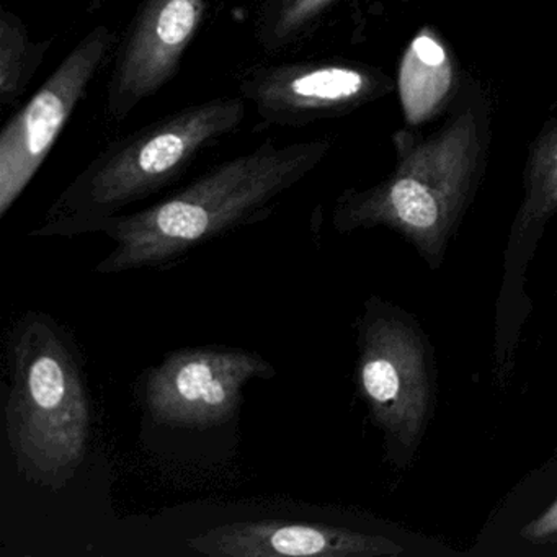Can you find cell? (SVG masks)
Listing matches in <instances>:
<instances>
[{
  "instance_id": "7c38bea8",
  "label": "cell",
  "mask_w": 557,
  "mask_h": 557,
  "mask_svg": "<svg viewBox=\"0 0 557 557\" xmlns=\"http://www.w3.org/2000/svg\"><path fill=\"white\" fill-rule=\"evenodd\" d=\"M51 45V38L34 40L17 14L0 9V106H17Z\"/></svg>"
},
{
  "instance_id": "ba28073f",
  "label": "cell",
  "mask_w": 557,
  "mask_h": 557,
  "mask_svg": "<svg viewBox=\"0 0 557 557\" xmlns=\"http://www.w3.org/2000/svg\"><path fill=\"white\" fill-rule=\"evenodd\" d=\"M360 348L358 386L374 422L412 446L425 425L430 404L419 335L400 319L374 315L361 327Z\"/></svg>"
},
{
  "instance_id": "8992f818",
  "label": "cell",
  "mask_w": 557,
  "mask_h": 557,
  "mask_svg": "<svg viewBox=\"0 0 557 557\" xmlns=\"http://www.w3.org/2000/svg\"><path fill=\"white\" fill-rule=\"evenodd\" d=\"M116 47L115 32L106 25L90 30L27 106L5 123L0 133V218L34 181Z\"/></svg>"
},
{
  "instance_id": "52a82bcc",
  "label": "cell",
  "mask_w": 557,
  "mask_h": 557,
  "mask_svg": "<svg viewBox=\"0 0 557 557\" xmlns=\"http://www.w3.org/2000/svg\"><path fill=\"white\" fill-rule=\"evenodd\" d=\"M205 9L207 0H143L113 54L106 106L110 122H125L177 76Z\"/></svg>"
},
{
  "instance_id": "8fae6325",
  "label": "cell",
  "mask_w": 557,
  "mask_h": 557,
  "mask_svg": "<svg viewBox=\"0 0 557 557\" xmlns=\"http://www.w3.org/2000/svg\"><path fill=\"white\" fill-rule=\"evenodd\" d=\"M453 83V66L443 45L430 32L413 38L399 70L404 113L412 125L423 122L442 106Z\"/></svg>"
},
{
  "instance_id": "6da1fadb",
  "label": "cell",
  "mask_w": 557,
  "mask_h": 557,
  "mask_svg": "<svg viewBox=\"0 0 557 557\" xmlns=\"http://www.w3.org/2000/svg\"><path fill=\"white\" fill-rule=\"evenodd\" d=\"M327 151L325 139L285 146L262 143L214 165L165 200L113 218L102 233L115 247L97 263L96 272L172 269L198 247L265 221L276 201L305 181Z\"/></svg>"
},
{
  "instance_id": "5bb4252c",
  "label": "cell",
  "mask_w": 557,
  "mask_h": 557,
  "mask_svg": "<svg viewBox=\"0 0 557 557\" xmlns=\"http://www.w3.org/2000/svg\"><path fill=\"white\" fill-rule=\"evenodd\" d=\"M530 197L524 213L536 218L557 208V132L544 141L531 169Z\"/></svg>"
},
{
  "instance_id": "4fadbf2b",
  "label": "cell",
  "mask_w": 557,
  "mask_h": 557,
  "mask_svg": "<svg viewBox=\"0 0 557 557\" xmlns=\"http://www.w3.org/2000/svg\"><path fill=\"white\" fill-rule=\"evenodd\" d=\"M338 0H262L253 35L265 53L275 54L301 44Z\"/></svg>"
},
{
  "instance_id": "277c9868",
  "label": "cell",
  "mask_w": 557,
  "mask_h": 557,
  "mask_svg": "<svg viewBox=\"0 0 557 557\" xmlns=\"http://www.w3.org/2000/svg\"><path fill=\"white\" fill-rule=\"evenodd\" d=\"M475 139L474 119L466 113L442 135L404 146L399 165L386 182L338 198L335 230L387 226L416 244L426 260L438 262L471 184Z\"/></svg>"
},
{
  "instance_id": "5b68a950",
  "label": "cell",
  "mask_w": 557,
  "mask_h": 557,
  "mask_svg": "<svg viewBox=\"0 0 557 557\" xmlns=\"http://www.w3.org/2000/svg\"><path fill=\"white\" fill-rule=\"evenodd\" d=\"M275 376V367L256 351L214 345L178 348L143 373L139 399L156 425L216 429L237 416L250 381Z\"/></svg>"
},
{
  "instance_id": "30bf717a",
  "label": "cell",
  "mask_w": 557,
  "mask_h": 557,
  "mask_svg": "<svg viewBox=\"0 0 557 557\" xmlns=\"http://www.w3.org/2000/svg\"><path fill=\"white\" fill-rule=\"evenodd\" d=\"M187 546L210 557H377L403 554V547L387 537L332 524L283 520L218 524L188 537Z\"/></svg>"
},
{
  "instance_id": "3957f363",
  "label": "cell",
  "mask_w": 557,
  "mask_h": 557,
  "mask_svg": "<svg viewBox=\"0 0 557 557\" xmlns=\"http://www.w3.org/2000/svg\"><path fill=\"white\" fill-rule=\"evenodd\" d=\"M246 119L243 97H218L169 113L103 148L58 195L30 237L102 233L123 210L177 182L201 152Z\"/></svg>"
},
{
  "instance_id": "7a4b0ae2",
  "label": "cell",
  "mask_w": 557,
  "mask_h": 557,
  "mask_svg": "<svg viewBox=\"0 0 557 557\" xmlns=\"http://www.w3.org/2000/svg\"><path fill=\"white\" fill-rule=\"evenodd\" d=\"M4 410L18 474L53 492L66 487L92 446V404L76 347L44 312L22 315L9 334Z\"/></svg>"
},
{
  "instance_id": "9c48e42d",
  "label": "cell",
  "mask_w": 557,
  "mask_h": 557,
  "mask_svg": "<svg viewBox=\"0 0 557 557\" xmlns=\"http://www.w3.org/2000/svg\"><path fill=\"white\" fill-rule=\"evenodd\" d=\"M376 89V76L364 67L329 61L262 64L239 81L240 97L260 120L292 128L348 112Z\"/></svg>"
},
{
  "instance_id": "9a60e30c",
  "label": "cell",
  "mask_w": 557,
  "mask_h": 557,
  "mask_svg": "<svg viewBox=\"0 0 557 557\" xmlns=\"http://www.w3.org/2000/svg\"><path fill=\"white\" fill-rule=\"evenodd\" d=\"M523 536L528 540L544 541L557 537V500L540 517L534 518L523 528Z\"/></svg>"
},
{
  "instance_id": "2e32d148",
  "label": "cell",
  "mask_w": 557,
  "mask_h": 557,
  "mask_svg": "<svg viewBox=\"0 0 557 557\" xmlns=\"http://www.w3.org/2000/svg\"><path fill=\"white\" fill-rule=\"evenodd\" d=\"M109 0H89V5H87V14H96L99 12L103 5L107 4Z\"/></svg>"
}]
</instances>
